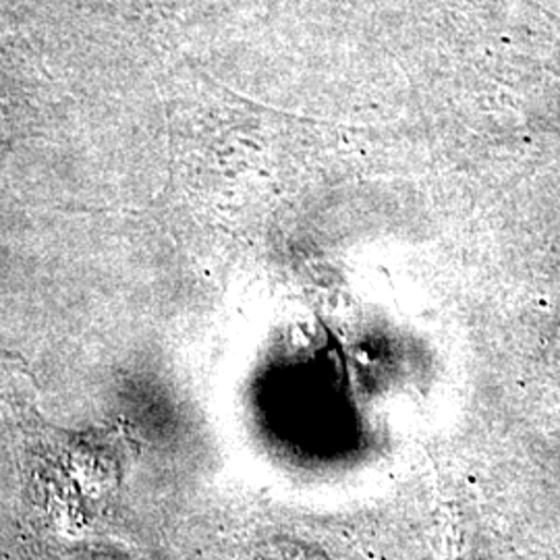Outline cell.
I'll return each instance as SVG.
<instances>
[{"label": "cell", "instance_id": "obj_1", "mask_svg": "<svg viewBox=\"0 0 560 560\" xmlns=\"http://www.w3.org/2000/svg\"><path fill=\"white\" fill-rule=\"evenodd\" d=\"M0 119H2V113H0Z\"/></svg>", "mask_w": 560, "mask_h": 560}]
</instances>
